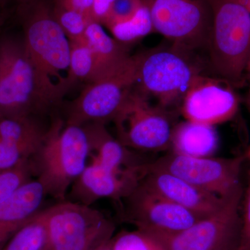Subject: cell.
<instances>
[{"label": "cell", "instance_id": "cell-1", "mask_svg": "<svg viewBox=\"0 0 250 250\" xmlns=\"http://www.w3.org/2000/svg\"><path fill=\"white\" fill-rule=\"evenodd\" d=\"M69 90L41 71L23 39H0V118L45 115Z\"/></svg>", "mask_w": 250, "mask_h": 250}, {"label": "cell", "instance_id": "cell-2", "mask_svg": "<svg viewBox=\"0 0 250 250\" xmlns=\"http://www.w3.org/2000/svg\"><path fill=\"white\" fill-rule=\"evenodd\" d=\"M200 55L172 42L136 54L135 87L161 107L179 111L193 82L210 74L207 59Z\"/></svg>", "mask_w": 250, "mask_h": 250}, {"label": "cell", "instance_id": "cell-3", "mask_svg": "<svg viewBox=\"0 0 250 250\" xmlns=\"http://www.w3.org/2000/svg\"><path fill=\"white\" fill-rule=\"evenodd\" d=\"M91 149L84 126L54 120L37 152L29 159L34 177L47 196L67 200L72 184L88 165Z\"/></svg>", "mask_w": 250, "mask_h": 250}, {"label": "cell", "instance_id": "cell-4", "mask_svg": "<svg viewBox=\"0 0 250 250\" xmlns=\"http://www.w3.org/2000/svg\"><path fill=\"white\" fill-rule=\"evenodd\" d=\"M211 9L208 72L235 88L245 82L250 57V13L236 0H208Z\"/></svg>", "mask_w": 250, "mask_h": 250}, {"label": "cell", "instance_id": "cell-5", "mask_svg": "<svg viewBox=\"0 0 250 250\" xmlns=\"http://www.w3.org/2000/svg\"><path fill=\"white\" fill-rule=\"evenodd\" d=\"M176 111L153 103L134 85L113 119L116 139L135 152H169Z\"/></svg>", "mask_w": 250, "mask_h": 250}, {"label": "cell", "instance_id": "cell-6", "mask_svg": "<svg viewBox=\"0 0 250 250\" xmlns=\"http://www.w3.org/2000/svg\"><path fill=\"white\" fill-rule=\"evenodd\" d=\"M44 210L48 234L45 250H95L116 232V223L91 206L65 200Z\"/></svg>", "mask_w": 250, "mask_h": 250}, {"label": "cell", "instance_id": "cell-7", "mask_svg": "<svg viewBox=\"0 0 250 250\" xmlns=\"http://www.w3.org/2000/svg\"><path fill=\"white\" fill-rule=\"evenodd\" d=\"M18 14L24 31V45L36 65L53 80L70 62V41L54 17L52 0H21Z\"/></svg>", "mask_w": 250, "mask_h": 250}, {"label": "cell", "instance_id": "cell-8", "mask_svg": "<svg viewBox=\"0 0 250 250\" xmlns=\"http://www.w3.org/2000/svg\"><path fill=\"white\" fill-rule=\"evenodd\" d=\"M154 32L172 43L200 53L207 51L212 14L208 0H141Z\"/></svg>", "mask_w": 250, "mask_h": 250}, {"label": "cell", "instance_id": "cell-9", "mask_svg": "<svg viewBox=\"0 0 250 250\" xmlns=\"http://www.w3.org/2000/svg\"><path fill=\"white\" fill-rule=\"evenodd\" d=\"M117 206L121 221L156 236L178 233L205 218L159 195L141 180Z\"/></svg>", "mask_w": 250, "mask_h": 250}, {"label": "cell", "instance_id": "cell-10", "mask_svg": "<svg viewBox=\"0 0 250 250\" xmlns=\"http://www.w3.org/2000/svg\"><path fill=\"white\" fill-rule=\"evenodd\" d=\"M246 156L195 157L169 151L149 166L184 179L199 188L226 198L242 187V166Z\"/></svg>", "mask_w": 250, "mask_h": 250}, {"label": "cell", "instance_id": "cell-11", "mask_svg": "<svg viewBox=\"0 0 250 250\" xmlns=\"http://www.w3.org/2000/svg\"><path fill=\"white\" fill-rule=\"evenodd\" d=\"M243 194L241 187L227 198L221 208L190 228L169 236L157 237L167 250H236L241 241L239 210Z\"/></svg>", "mask_w": 250, "mask_h": 250}, {"label": "cell", "instance_id": "cell-12", "mask_svg": "<svg viewBox=\"0 0 250 250\" xmlns=\"http://www.w3.org/2000/svg\"><path fill=\"white\" fill-rule=\"evenodd\" d=\"M136 56L119 71L88 83L67 108L65 124L83 126L92 123L106 124L115 117L137 80Z\"/></svg>", "mask_w": 250, "mask_h": 250}, {"label": "cell", "instance_id": "cell-13", "mask_svg": "<svg viewBox=\"0 0 250 250\" xmlns=\"http://www.w3.org/2000/svg\"><path fill=\"white\" fill-rule=\"evenodd\" d=\"M231 83L209 75L197 79L184 95L179 111L186 121L214 126L232 120L240 98Z\"/></svg>", "mask_w": 250, "mask_h": 250}, {"label": "cell", "instance_id": "cell-14", "mask_svg": "<svg viewBox=\"0 0 250 250\" xmlns=\"http://www.w3.org/2000/svg\"><path fill=\"white\" fill-rule=\"evenodd\" d=\"M146 170H116L91 161L69 190V200L91 206L101 199L117 205L137 186Z\"/></svg>", "mask_w": 250, "mask_h": 250}, {"label": "cell", "instance_id": "cell-15", "mask_svg": "<svg viewBox=\"0 0 250 250\" xmlns=\"http://www.w3.org/2000/svg\"><path fill=\"white\" fill-rule=\"evenodd\" d=\"M141 182L170 201L205 217L221 208L228 197L222 198L205 191L174 174L155 170L149 165Z\"/></svg>", "mask_w": 250, "mask_h": 250}, {"label": "cell", "instance_id": "cell-16", "mask_svg": "<svg viewBox=\"0 0 250 250\" xmlns=\"http://www.w3.org/2000/svg\"><path fill=\"white\" fill-rule=\"evenodd\" d=\"M47 197L37 179H31L0 204V250L34 218Z\"/></svg>", "mask_w": 250, "mask_h": 250}, {"label": "cell", "instance_id": "cell-17", "mask_svg": "<svg viewBox=\"0 0 250 250\" xmlns=\"http://www.w3.org/2000/svg\"><path fill=\"white\" fill-rule=\"evenodd\" d=\"M83 126L89 139L91 161L112 170H147L150 161L123 146L110 134L106 124L92 123Z\"/></svg>", "mask_w": 250, "mask_h": 250}, {"label": "cell", "instance_id": "cell-18", "mask_svg": "<svg viewBox=\"0 0 250 250\" xmlns=\"http://www.w3.org/2000/svg\"><path fill=\"white\" fill-rule=\"evenodd\" d=\"M83 39L95 56L102 78L121 70L132 57L128 45L111 38L104 30L103 25L95 21L88 24Z\"/></svg>", "mask_w": 250, "mask_h": 250}, {"label": "cell", "instance_id": "cell-19", "mask_svg": "<svg viewBox=\"0 0 250 250\" xmlns=\"http://www.w3.org/2000/svg\"><path fill=\"white\" fill-rule=\"evenodd\" d=\"M219 141L214 126L185 121L174 126L170 151L195 157L211 156L218 149Z\"/></svg>", "mask_w": 250, "mask_h": 250}, {"label": "cell", "instance_id": "cell-20", "mask_svg": "<svg viewBox=\"0 0 250 250\" xmlns=\"http://www.w3.org/2000/svg\"><path fill=\"white\" fill-rule=\"evenodd\" d=\"M38 116L0 118V140L19 149L28 159L37 152L45 140L47 129Z\"/></svg>", "mask_w": 250, "mask_h": 250}, {"label": "cell", "instance_id": "cell-21", "mask_svg": "<svg viewBox=\"0 0 250 250\" xmlns=\"http://www.w3.org/2000/svg\"><path fill=\"white\" fill-rule=\"evenodd\" d=\"M70 62L67 75L65 77L69 88L71 89L77 82H85L88 84L101 79L98 62L83 39L70 41Z\"/></svg>", "mask_w": 250, "mask_h": 250}, {"label": "cell", "instance_id": "cell-22", "mask_svg": "<svg viewBox=\"0 0 250 250\" xmlns=\"http://www.w3.org/2000/svg\"><path fill=\"white\" fill-rule=\"evenodd\" d=\"M47 239L45 210L42 209L14 235L1 250H45Z\"/></svg>", "mask_w": 250, "mask_h": 250}, {"label": "cell", "instance_id": "cell-23", "mask_svg": "<svg viewBox=\"0 0 250 250\" xmlns=\"http://www.w3.org/2000/svg\"><path fill=\"white\" fill-rule=\"evenodd\" d=\"M107 29L116 41L126 45L154 32L150 14L143 4L134 17Z\"/></svg>", "mask_w": 250, "mask_h": 250}, {"label": "cell", "instance_id": "cell-24", "mask_svg": "<svg viewBox=\"0 0 250 250\" xmlns=\"http://www.w3.org/2000/svg\"><path fill=\"white\" fill-rule=\"evenodd\" d=\"M110 247L111 250H167L159 237L136 229L115 233Z\"/></svg>", "mask_w": 250, "mask_h": 250}, {"label": "cell", "instance_id": "cell-25", "mask_svg": "<svg viewBox=\"0 0 250 250\" xmlns=\"http://www.w3.org/2000/svg\"><path fill=\"white\" fill-rule=\"evenodd\" d=\"M34 177L29 159L16 167L0 170V204L11 197L20 187Z\"/></svg>", "mask_w": 250, "mask_h": 250}, {"label": "cell", "instance_id": "cell-26", "mask_svg": "<svg viewBox=\"0 0 250 250\" xmlns=\"http://www.w3.org/2000/svg\"><path fill=\"white\" fill-rule=\"evenodd\" d=\"M54 17L70 41L82 40L88 24L93 20L85 15L53 4Z\"/></svg>", "mask_w": 250, "mask_h": 250}, {"label": "cell", "instance_id": "cell-27", "mask_svg": "<svg viewBox=\"0 0 250 250\" xmlns=\"http://www.w3.org/2000/svg\"><path fill=\"white\" fill-rule=\"evenodd\" d=\"M143 6L141 0H114L104 18L102 25L106 28L134 17Z\"/></svg>", "mask_w": 250, "mask_h": 250}, {"label": "cell", "instance_id": "cell-28", "mask_svg": "<svg viewBox=\"0 0 250 250\" xmlns=\"http://www.w3.org/2000/svg\"><path fill=\"white\" fill-rule=\"evenodd\" d=\"M28 160L19 149L0 140V170H7Z\"/></svg>", "mask_w": 250, "mask_h": 250}, {"label": "cell", "instance_id": "cell-29", "mask_svg": "<svg viewBox=\"0 0 250 250\" xmlns=\"http://www.w3.org/2000/svg\"><path fill=\"white\" fill-rule=\"evenodd\" d=\"M242 228L241 241L236 250H250V175L248 188L245 195L243 215H241Z\"/></svg>", "mask_w": 250, "mask_h": 250}, {"label": "cell", "instance_id": "cell-30", "mask_svg": "<svg viewBox=\"0 0 250 250\" xmlns=\"http://www.w3.org/2000/svg\"><path fill=\"white\" fill-rule=\"evenodd\" d=\"M54 6L77 11L93 20L95 0H52Z\"/></svg>", "mask_w": 250, "mask_h": 250}, {"label": "cell", "instance_id": "cell-31", "mask_svg": "<svg viewBox=\"0 0 250 250\" xmlns=\"http://www.w3.org/2000/svg\"><path fill=\"white\" fill-rule=\"evenodd\" d=\"M113 1L114 0H95L93 11V21L102 24L108 8Z\"/></svg>", "mask_w": 250, "mask_h": 250}, {"label": "cell", "instance_id": "cell-32", "mask_svg": "<svg viewBox=\"0 0 250 250\" xmlns=\"http://www.w3.org/2000/svg\"><path fill=\"white\" fill-rule=\"evenodd\" d=\"M244 104L250 116V86L248 88V91H247L246 96H245Z\"/></svg>", "mask_w": 250, "mask_h": 250}, {"label": "cell", "instance_id": "cell-33", "mask_svg": "<svg viewBox=\"0 0 250 250\" xmlns=\"http://www.w3.org/2000/svg\"><path fill=\"white\" fill-rule=\"evenodd\" d=\"M250 13V0H236Z\"/></svg>", "mask_w": 250, "mask_h": 250}, {"label": "cell", "instance_id": "cell-34", "mask_svg": "<svg viewBox=\"0 0 250 250\" xmlns=\"http://www.w3.org/2000/svg\"><path fill=\"white\" fill-rule=\"evenodd\" d=\"M95 250H111V247H110V241Z\"/></svg>", "mask_w": 250, "mask_h": 250}, {"label": "cell", "instance_id": "cell-35", "mask_svg": "<svg viewBox=\"0 0 250 250\" xmlns=\"http://www.w3.org/2000/svg\"><path fill=\"white\" fill-rule=\"evenodd\" d=\"M10 1H12V0H0V6H4V5L6 4V3L9 2ZM16 2H19L21 0H15Z\"/></svg>", "mask_w": 250, "mask_h": 250}, {"label": "cell", "instance_id": "cell-36", "mask_svg": "<svg viewBox=\"0 0 250 250\" xmlns=\"http://www.w3.org/2000/svg\"><path fill=\"white\" fill-rule=\"evenodd\" d=\"M245 156H246V159L249 160L250 162V146L248 147V149H247Z\"/></svg>", "mask_w": 250, "mask_h": 250}, {"label": "cell", "instance_id": "cell-37", "mask_svg": "<svg viewBox=\"0 0 250 250\" xmlns=\"http://www.w3.org/2000/svg\"><path fill=\"white\" fill-rule=\"evenodd\" d=\"M4 21V15H0V27L2 25Z\"/></svg>", "mask_w": 250, "mask_h": 250}, {"label": "cell", "instance_id": "cell-38", "mask_svg": "<svg viewBox=\"0 0 250 250\" xmlns=\"http://www.w3.org/2000/svg\"><path fill=\"white\" fill-rule=\"evenodd\" d=\"M246 72H248L250 74V57L248 60V65H247Z\"/></svg>", "mask_w": 250, "mask_h": 250}]
</instances>
